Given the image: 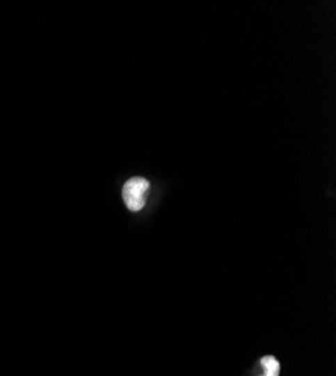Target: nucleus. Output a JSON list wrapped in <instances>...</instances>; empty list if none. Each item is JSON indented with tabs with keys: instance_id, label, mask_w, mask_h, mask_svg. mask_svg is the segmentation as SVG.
I'll use <instances>...</instances> for the list:
<instances>
[{
	"instance_id": "obj_2",
	"label": "nucleus",
	"mask_w": 336,
	"mask_h": 376,
	"mask_svg": "<svg viewBox=\"0 0 336 376\" xmlns=\"http://www.w3.org/2000/svg\"><path fill=\"white\" fill-rule=\"evenodd\" d=\"M261 366L264 369V375L262 376H279L280 373V364L275 359L273 355H266L261 359Z\"/></svg>"
},
{
	"instance_id": "obj_1",
	"label": "nucleus",
	"mask_w": 336,
	"mask_h": 376,
	"mask_svg": "<svg viewBox=\"0 0 336 376\" xmlns=\"http://www.w3.org/2000/svg\"><path fill=\"white\" fill-rule=\"evenodd\" d=\"M150 190V182L145 178H131L125 182L122 188V197L127 208L133 213L141 211L147 204V195Z\"/></svg>"
}]
</instances>
